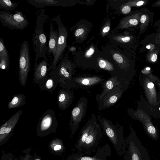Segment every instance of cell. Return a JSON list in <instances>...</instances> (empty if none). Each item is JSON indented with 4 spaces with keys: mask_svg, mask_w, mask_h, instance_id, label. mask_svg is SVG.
Returning <instances> with one entry per match:
<instances>
[{
    "mask_svg": "<svg viewBox=\"0 0 160 160\" xmlns=\"http://www.w3.org/2000/svg\"><path fill=\"white\" fill-rule=\"evenodd\" d=\"M97 118L103 131L112 144L117 154L122 156L125 148L122 126L117 122L113 123L101 115L98 116Z\"/></svg>",
    "mask_w": 160,
    "mask_h": 160,
    "instance_id": "6da1fadb",
    "label": "cell"
},
{
    "mask_svg": "<svg viewBox=\"0 0 160 160\" xmlns=\"http://www.w3.org/2000/svg\"><path fill=\"white\" fill-rule=\"evenodd\" d=\"M37 15L36 24L32 38L33 50L35 53L34 62H37L41 58L48 60L46 56L48 50L47 40L43 29V24L47 17L43 9L38 10Z\"/></svg>",
    "mask_w": 160,
    "mask_h": 160,
    "instance_id": "7a4b0ae2",
    "label": "cell"
},
{
    "mask_svg": "<svg viewBox=\"0 0 160 160\" xmlns=\"http://www.w3.org/2000/svg\"><path fill=\"white\" fill-rule=\"evenodd\" d=\"M73 68L65 57L61 60L54 70L50 71L49 75L53 76L59 80L58 86L62 88L69 89L78 88L72 77Z\"/></svg>",
    "mask_w": 160,
    "mask_h": 160,
    "instance_id": "3957f363",
    "label": "cell"
},
{
    "mask_svg": "<svg viewBox=\"0 0 160 160\" xmlns=\"http://www.w3.org/2000/svg\"><path fill=\"white\" fill-rule=\"evenodd\" d=\"M125 142L122 160H150L147 150L132 132L125 139Z\"/></svg>",
    "mask_w": 160,
    "mask_h": 160,
    "instance_id": "277c9868",
    "label": "cell"
},
{
    "mask_svg": "<svg viewBox=\"0 0 160 160\" xmlns=\"http://www.w3.org/2000/svg\"><path fill=\"white\" fill-rule=\"evenodd\" d=\"M0 21L2 25L12 29L23 30L29 24L23 12L17 10L12 13L9 11H0Z\"/></svg>",
    "mask_w": 160,
    "mask_h": 160,
    "instance_id": "5b68a950",
    "label": "cell"
},
{
    "mask_svg": "<svg viewBox=\"0 0 160 160\" xmlns=\"http://www.w3.org/2000/svg\"><path fill=\"white\" fill-rule=\"evenodd\" d=\"M58 122L55 113L51 109L45 111L39 118L37 126V133L39 137H45L55 133Z\"/></svg>",
    "mask_w": 160,
    "mask_h": 160,
    "instance_id": "8992f818",
    "label": "cell"
},
{
    "mask_svg": "<svg viewBox=\"0 0 160 160\" xmlns=\"http://www.w3.org/2000/svg\"><path fill=\"white\" fill-rule=\"evenodd\" d=\"M29 48L28 42L24 40L19 50V81L22 87L26 85L31 66Z\"/></svg>",
    "mask_w": 160,
    "mask_h": 160,
    "instance_id": "52a82bcc",
    "label": "cell"
},
{
    "mask_svg": "<svg viewBox=\"0 0 160 160\" xmlns=\"http://www.w3.org/2000/svg\"><path fill=\"white\" fill-rule=\"evenodd\" d=\"M52 20L57 24L58 28V37L56 54L52 63L48 68V71L54 70L57 67V64L62 59L66 45L67 36V30L61 21L60 15H58L53 18Z\"/></svg>",
    "mask_w": 160,
    "mask_h": 160,
    "instance_id": "ba28073f",
    "label": "cell"
},
{
    "mask_svg": "<svg viewBox=\"0 0 160 160\" xmlns=\"http://www.w3.org/2000/svg\"><path fill=\"white\" fill-rule=\"evenodd\" d=\"M88 100L85 97H80L71 112L69 125L72 138L84 117L88 107Z\"/></svg>",
    "mask_w": 160,
    "mask_h": 160,
    "instance_id": "9c48e42d",
    "label": "cell"
},
{
    "mask_svg": "<svg viewBox=\"0 0 160 160\" xmlns=\"http://www.w3.org/2000/svg\"><path fill=\"white\" fill-rule=\"evenodd\" d=\"M100 124L96 122L90 130L82 148V152L89 155L95 152L102 133Z\"/></svg>",
    "mask_w": 160,
    "mask_h": 160,
    "instance_id": "30bf717a",
    "label": "cell"
},
{
    "mask_svg": "<svg viewBox=\"0 0 160 160\" xmlns=\"http://www.w3.org/2000/svg\"><path fill=\"white\" fill-rule=\"evenodd\" d=\"M124 81L113 88L107 93L98 102V111L108 108L114 105L120 99L126 89Z\"/></svg>",
    "mask_w": 160,
    "mask_h": 160,
    "instance_id": "8fae6325",
    "label": "cell"
},
{
    "mask_svg": "<svg viewBox=\"0 0 160 160\" xmlns=\"http://www.w3.org/2000/svg\"><path fill=\"white\" fill-rule=\"evenodd\" d=\"M111 155L110 147L107 143L98 148L93 156L85 155L82 152H76L69 155L66 160H107Z\"/></svg>",
    "mask_w": 160,
    "mask_h": 160,
    "instance_id": "7c38bea8",
    "label": "cell"
},
{
    "mask_svg": "<svg viewBox=\"0 0 160 160\" xmlns=\"http://www.w3.org/2000/svg\"><path fill=\"white\" fill-rule=\"evenodd\" d=\"M22 111L20 110L15 113L8 121L0 127V145L6 143L12 136Z\"/></svg>",
    "mask_w": 160,
    "mask_h": 160,
    "instance_id": "4fadbf2b",
    "label": "cell"
},
{
    "mask_svg": "<svg viewBox=\"0 0 160 160\" xmlns=\"http://www.w3.org/2000/svg\"><path fill=\"white\" fill-rule=\"evenodd\" d=\"M96 122V116L94 113H93L80 132L73 150L76 151L77 152H82V148L84 144L90 130Z\"/></svg>",
    "mask_w": 160,
    "mask_h": 160,
    "instance_id": "5bb4252c",
    "label": "cell"
},
{
    "mask_svg": "<svg viewBox=\"0 0 160 160\" xmlns=\"http://www.w3.org/2000/svg\"><path fill=\"white\" fill-rule=\"evenodd\" d=\"M48 60L43 59L39 63L34 62L33 81L35 83L40 85L47 80L48 78Z\"/></svg>",
    "mask_w": 160,
    "mask_h": 160,
    "instance_id": "9a60e30c",
    "label": "cell"
},
{
    "mask_svg": "<svg viewBox=\"0 0 160 160\" xmlns=\"http://www.w3.org/2000/svg\"><path fill=\"white\" fill-rule=\"evenodd\" d=\"M73 80L78 88L86 89L102 84L106 79L99 76H81L74 77Z\"/></svg>",
    "mask_w": 160,
    "mask_h": 160,
    "instance_id": "2e32d148",
    "label": "cell"
},
{
    "mask_svg": "<svg viewBox=\"0 0 160 160\" xmlns=\"http://www.w3.org/2000/svg\"><path fill=\"white\" fill-rule=\"evenodd\" d=\"M124 77L116 76H112L106 80L101 86L102 90L99 94H97L96 97V100L98 102L107 93L117 86L125 81Z\"/></svg>",
    "mask_w": 160,
    "mask_h": 160,
    "instance_id": "e0dca14e",
    "label": "cell"
},
{
    "mask_svg": "<svg viewBox=\"0 0 160 160\" xmlns=\"http://www.w3.org/2000/svg\"><path fill=\"white\" fill-rule=\"evenodd\" d=\"M74 94L71 89L61 88L60 89L57 97L58 105L59 109L65 110L72 104Z\"/></svg>",
    "mask_w": 160,
    "mask_h": 160,
    "instance_id": "ac0fdd59",
    "label": "cell"
},
{
    "mask_svg": "<svg viewBox=\"0 0 160 160\" xmlns=\"http://www.w3.org/2000/svg\"><path fill=\"white\" fill-rule=\"evenodd\" d=\"M58 37V30L54 29L52 23L50 25L49 37L47 53L50 56L52 53L53 57L56 52Z\"/></svg>",
    "mask_w": 160,
    "mask_h": 160,
    "instance_id": "d6986e66",
    "label": "cell"
},
{
    "mask_svg": "<svg viewBox=\"0 0 160 160\" xmlns=\"http://www.w3.org/2000/svg\"><path fill=\"white\" fill-rule=\"evenodd\" d=\"M36 8H42L48 6L63 7L66 2L61 0H23Z\"/></svg>",
    "mask_w": 160,
    "mask_h": 160,
    "instance_id": "ffe728a7",
    "label": "cell"
},
{
    "mask_svg": "<svg viewBox=\"0 0 160 160\" xmlns=\"http://www.w3.org/2000/svg\"><path fill=\"white\" fill-rule=\"evenodd\" d=\"M10 61L8 52L6 49L3 38H0V68L1 70H8Z\"/></svg>",
    "mask_w": 160,
    "mask_h": 160,
    "instance_id": "44dd1931",
    "label": "cell"
},
{
    "mask_svg": "<svg viewBox=\"0 0 160 160\" xmlns=\"http://www.w3.org/2000/svg\"><path fill=\"white\" fill-rule=\"evenodd\" d=\"M59 83V80L56 78L52 76H50L46 81L39 86L41 89L49 92L52 94Z\"/></svg>",
    "mask_w": 160,
    "mask_h": 160,
    "instance_id": "7402d4cb",
    "label": "cell"
},
{
    "mask_svg": "<svg viewBox=\"0 0 160 160\" xmlns=\"http://www.w3.org/2000/svg\"><path fill=\"white\" fill-rule=\"evenodd\" d=\"M12 99L8 104L9 109L18 108L23 106L25 103L26 96L23 94L19 93L12 96Z\"/></svg>",
    "mask_w": 160,
    "mask_h": 160,
    "instance_id": "603a6c76",
    "label": "cell"
},
{
    "mask_svg": "<svg viewBox=\"0 0 160 160\" xmlns=\"http://www.w3.org/2000/svg\"><path fill=\"white\" fill-rule=\"evenodd\" d=\"M49 146L50 149L55 153L62 152L65 149L62 142L58 139H53L50 142Z\"/></svg>",
    "mask_w": 160,
    "mask_h": 160,
    "instance_id": "cb8c5ba5",
    "label": "cell"
},
{
    "mask_svg": "<svg viewBox=\"0 0 160 160\" xmlns=\"http://www.w3.org/2000/svg\"><path fill=\"white\" fill-rule=\"evenodd\" d=\"M18 6V3L10 0H0V8L6 10L12 11Z\"/></svg>",
    "mask_w": 160,
    "mask_h": 160,
    "instance_id": "d4e9b609",
    "label": "cell"
},
{
    "mask_svg": "<svg viewBox=\"0 0 160 160\" xmlns=\"http://www.w3.org/2000/svg\"><path fill=\"white\" fill-rule=\"evenodd\" d=\"M31 150V147L24 150L23 153H24V156H21L19 160H32V156L30 154Z\"/></svg>",
    "mask_w": 160,
    "mask_h": 160,
    "instance_id": "484cf974",
    "label": "cell"
},
{
    "mask_svg": "<svg viewBox=\"0 0 160 160\" xmlns=\"http://www.w3.org/2000/svg\"><path fill=\"white\" fill-rule=\"evenodd\" d=\"M1 160H18V158L13 154L10 152L5 153L2 152V156L1 157Z\"/></svg>",
    "mask_w": 160,
    "mask_h": 160,
    "instance_id": "4316f807",
    "label": "cell"
},
{
    "mask_svg": "<svg viewBox=\"0 0 160 160\" xmlns=\"http://www.w3.org/2000/svg\"><path fill=\"white\" fill-rule=\"evenodd\" d=\"M113 58L118 63H121L123 61L122 58L118 54H114L113 55Z\"/></svg>",
    "mask_w": 160,
    "mask_h": 160,
    "instance_id": "83f0119b",
    "label": "cell"
},
{
    "mask_svg": "<svg viewBox=\"0 0 160 160\" xmlns=\"http://www.w3.org/2000/svg\"><path fill=\"white\" fill-rule=\"evenodd\" d=\"M131 7L129 6H126L124 7L122 9V12L124 14H127L131 11Z\"/></svg>",
    "mask_w": 160,
    "mask_h": 160,
    "instance_id": "f1b7e54d",
    "label": "cell"
},
{
    "mask_svg": "<svg viewBox=\"0 0 160 160\" xmlns=\"http://www.w3.org/2000/svg\"><path fill=\"white\" fill-rule=\"evenodd\" d=\"M84 31V30L82 28H79L77 29L75 33V36L76 37L79 36L82 34L83 33Z\"/></svg>",
    "mask_w": 160,
    "mask_h": 160,
    "instance_id": "f546056e",
    "label": "cell"
},
{
    "mask_svg": "<svg viewBox=\"0 0 160 160\" xmlns=\"http://www.w3.org/2000/svg\"><path fill=\"white\" fill-rule=\"evenodd\" d=\"M129 23L131 25H136L138 24V21L136 19L132 18L129 20Z\"/></svg>",
    "mask_w": 160,
    "mask_h": 160,
    "instance_id": "4dcf8cb0",
    "label": "cell"
},
{
    "mask_svg": "<svg viewBox=\"0 0 160 160\" xmlns=\"http://www.w3.org/2000/svg\"><path fill=\"white\" fill-rule=\"evenodd\" d=\"M157 55L155 54H153L150 58L151 60L153 62H154L156 61L157 59Z\"/></svg>",
    "mask_w": 160,
    "mask_h": 160,
    "instance_id": "1f68e13d",
    "label": "cell"
},
{
    "mask_svg": "<svg viewBox=\"0 0 160 160\" xmlns=\"http://www.w3.org/2000/svg\"><path fill=\"white\" fill-rule=\"evenodd\" d=\"M94 52V49L92 48H91L87 52L86 55L88 56H89L92 54Z\"/></svg>",
    "mask_w": 160,
    "mask_h": 160,
    "instance_id": "d6a6232c",
    "label": "cell"
},
{
    "mask_svg": "<svg viewBox=\"0 0 160 160\" xmlns=\"http://www.w3.org/2000/svg\"><path fill=\"white\" fill-rule=\"evenodd\" d=\"M32 156V160H42L40 157L37 155L36 152H35L34 155Z\"/></svg>",
    "mask_w": 160,
    "mask_h": 160,
    "instance_id": "836d02e7",
    "label": "cell"
},
{
    "mask_svg": "<svg viewBox=\"0 0 160 160\" xmlns=\"http://www.w3.org/2000/svg\"><path fill=\"white\" fill-rule=\"evenodd\" d=\"M147 19V17L145 15H142L140 18V22L141 23H143L145 22Z\"/></svg>",
    "mask_w": 160,
    "mask_h": 160,
    "instance_id": "e575fe53",
    "label": "cell"
},
{
    "mask_svg": "<svg viewBox=\"0 0 160 160\" xmlns=\"http://www.w3.org/2000/svg\"><path fill=\"white\" fill-rule=\"evenodd\" d=\"M131 39L129 37H126L122 38V40L124 42H127L130 41Z\"/></svg>",
    "mask_w": 160,
    "mask_h": 160,
    "instance_id": "d590c367",
    "label": "cell"
},
{
    "mask_svg": "<svg viewBox=\"0 0 160 160\" xmlns=\"http://www.w3.org/2000/svg\"><path fill=\"white\" fill-rule=\"evenodd\" d=\"M110 27L109 26H107L104 28L103 30V32L104 33L107 32L109 31Z\"/></svg>",
    "mask_w": 160,
    "mask_h": 160,
    "instance_id": "8d00e7d4",
    "label": "cell"
},
{
    "mask_svg": "<svg viewBox=\"0 0 160 160\" xmlns=\"http://www.w3.org/2000/svg\"><path fill=\"white\" fill-rule=\"evenodd\" d=\"M148 87L149 88H152L154 87V84L152 82L149 83L148 84Z\"/></svg>",
    "mask_w": 160,
    "mask_h": 160,
    "instance_id": "74e56055",
    "label": "cell"
},
{
    "mask_svg": "<svg viewBox=\"0 0 160 160\" xmlns=\"http://www.w3.org/2000/svg\"><path fill=\"white\" fill-rule=\"evenodd\" d=\"M150 69L149 68H147V70H149Z\"/></svg>",
    "mask_w": 160,
    "mask_h": 160,
    "instance_id": "f35d334b",
    "label": "cell"
},
{
    "mask_svg": "<svg viewBox=\"0 0 160 160\" xmlns=\"http://www.w3.org/2000/svg\"><path fill=\"white\" fill-rule=\"evenodd\" d=\"M159 2H158V3H159V4H160V1H159Z\"/></svg>",
    "mask_w": 160,
    "mask_h": 160,
    "instance_id": "ab89813d",
    "label": "cell"
},
{
    "mask_svg": "<svg viewBox=\"0 0 160 160\" xmlns=\"http://www.w3.org/2000/svg\"><path fill=\"white\" fill-rule=\"evenodd\" d=\"M159 109H160V108H159Z\"/></svg>",
    "mask_w": 160,
    "mask_h": 160,
    "instance_id": "60d3db41",
    "label": "cell"
}]
</instances>
